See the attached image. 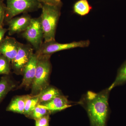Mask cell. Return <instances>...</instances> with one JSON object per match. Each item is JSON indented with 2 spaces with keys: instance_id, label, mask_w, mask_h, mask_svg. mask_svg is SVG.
Instances as JSON below:
<instances>
[{
  "instance_id": "6da1fadb",
  "label": "cell",
  "mask_w": 126,
  "mask_h": 126,
  "mask_svg": "<svg viewBox=\"0 0 126 126\" xmlns=\"http://www.w3.org/2000/svg\"><path fill=\"white\" fill-rule=\"evenodd\" d=\"M108 88L99 93L88 91L82 97L79 104L87 113L90 126H107L110 109Z\"/></svg>"
},
{
  "instance_id": "7a4b0ae2",
  "label": "cell",
  "mask_w": 126,
  "mask_h": 126,
  "mask_svg": "<svg viewBox=\"0 0 126 126\" xmlns=\"http://www.w3.org/2000/svg\"><path fill=\"white\" fill-rule=\"evenodd\" d=\"M42 4L40 16L45 41L55 40L57 25L61 15L63 3L50 5Z\"/></svg>"
},
{
  "instance_id": "3957f363",
  "label": "cell",
  "mask_w": 126,
  "mask_h": 126,
  "mask_svg": "<svg viewBox=\"0 0 126 126\" xmlns=\"http://www.w3.org/2000/svg\"><path fill=\"white\" fill-rule=\"evenodd\" d=\"M38 55L36 74L31 86V95H37L49 86V79L52 68L50 55Z\"/></svg>"
},
{
  "instance_id": "277c9868",
  "label": "cell",
  "mask_w": 126,
  "mask_h": 126,
  "mask_svg": "<svg viewBox=\"0 0 126 126\" xmlns=\"http://www.w3.org/2000/svg\"><path fill=\"white\" fill-rule=\"evenodd\" d=\"M5 22L21 14H27L41 9L42 4L37 0H6Z\"/></svg>"
},
{
  "instance_id": "5b68a950",
  "label": "cell",
  "mask_w": 126,
  "mask_h": 126,
  "mask_svg": "<svg viewBox=\"0 0 126 126\" xmlns=\"http://www.w3.org/2000/svg\"><path fill=\"white\" fill-rule=\"evenodd\" d=\"M22 36L37 52L43 43L44 33L40 16L32 18L29 26L23 32Z\"/></svg>"
},
{
  "instance_id": "8992f818",
  "label": "cell",
  "mask_w": 126,
  "mask_h": 126,
  "mask_svg": "<svg viewBox=\"0 0 126 126\" xmlns=\"http://www.w3.org/2000/svg\"><path fill=\"white\" fill-rule=\"evenodd\" d=\"M89 40L74 41L72 43L61 44L55 40L43 42L40 48L36 53L39 55H50L61 50L71 49L77 47H87L90 45Z\"/></svg>"
},
{
  "instance_id": "52a82bcc",
  "label": "cell",
  "mask_w": 126,
  "mask_h": 126,
  "mask_svg": "<svg viewBox=\"0 0 126 126\" xmlns=\"http://www.w3.org/2000/svg\"><path fill=\"white\" fill-rule=\"evenodd\" d=\"M33 50L30 44L20 43L17 54L11 62L12 68L15 73L23 75L25 68L34 53Z\"/></svg>"
},
{
  "instance_id": "ba28073f",
  "label": "cell",
  "mask_w": 126,
  "mask_h": 126,
  "mask_svg": "<svg viewBox=\"0 0 126 126\" xmlns=\"http://www.w3.org/2000/svg\"><path fill=\"white\" fill-rule=\"evenodd\" d=\"M32 18L27 13L10 20L7 22L9 35L11 36L24 31L29 26Z\"/></svg>"
},
{
  "instance_id": "9c48e42d",
  "label": "cell",
  "mask_w": 126,
  "mask_h": 126,
  "mask_svg": "<svg viewBox=\"0 0 126 126\" xmlns=\"http://www.w3.org/2000/svg\"><path fill=\"white\" fill-rule=\"evenodd\" d=\"M20 43L15 38L6 36L0 44V54L6 57L11 63L17 54Z\"/></svg>"
},
{
  "instance_id": "30bf717a",
  "label": "cell",
  "mask_w": 126,
  "mask_h": 126,
  "mask_svg": "<svg viewBox=\"0 0 126 126\" xmlns=\"http://www.w3.org/2000/svg\"><path fill=\"white\" fill-rule=\"evenodd\" d=\"M38 60V55L36 52L33 53L25 68L23 74V79L19 88L23 87L27 88L32 86L35 77Z\"/></svg>"
},
{
  "instance_id": "8fae6325",
  "label": "cell",
  "mask_w": 126,
  "mask_h": 126,
  "mask_svg": "<svg viewBox=\"0 0 126 126\" xmlns=\"http://www.w3.org/2000/svg\"><path fill=\"white\" fill-rule=\"evenodd\" d=\"M39 104L50 112L61 111L72 106L67 98L61 94L49 101Z\"/></svg>"
},
{
  "instance_id": "7c38bea8",
  "label": "cell",
  "mask_w": 126,
  "mask_h": 126,
  "mask_svg": "<svg viewBox=\"0 0 126 126\" xmlns=\"http://www.w3.org/2000/svg\"><path fill=\"white\" fill-rule=\"evenodd\" d=\"M27 97V95L14 97L7 107L6 110L9 111L24 114Z\"/></svg>"
},
{
  "instance_id": "4fadbf2b",
  "label": "cell",
  "mask_w": 126,
  "mask_h": 126,
  "mask_svg": "<svg viewBox=\"0 0 126 126\" xmlns=\"http://www.w3.org/2000/svg\"><path fill=\"white\" fill-rule=\"evenodd\" d=\"M16 84L9 75H4L0 80V103L8 93L16 87Z\"/></svg>"
},
{
  "instance_id": "5bb4252c",
  "label": "cell",
  "mask_w": 126,
  "mask_h": 126,
  "mask_svg": "<svg viewBox=\"0 0 126 126\" xmlns=\"http://www.w3.org/2000/svg\"><path fill=\"white\" fill-rule=\"evenodd\" d=\"M38 94L39 103L41 104L49 101L61 94L59 90L56 88L48 86Z\"/></svg>"
},
{
  "instance_id": "9a60e30c",
  "label": "cell",
  "mask_w": 126,
  "mask_h": 126,
  "mask_svg": "<svg viewBox=\"0 0 126 126\" xmlns=\"http://www.w3.org/2000/svg\"><path fill=\"white\" fill-rule=\"evenodd\" d=\"M92 7L89 3L88 0H78L74 3L73 6V12L74 14L81 16L87 15Z\"/></svg>"
},
{
  "instance_id": "2e32d148",
  "label": "cell",
  "mask_w": 126,
  "mask_h": 126,
  "mask_svg": "<svg viewBox=\"0 0 126 126\" xmlns=\"http://www.w3.org/2000/svg\"><path fill=\"white\" fill-rule=\"evenodd\" d=\"M126 83V61L123 63L118 70L115 81L108 88L111 91L117 86H122Z\"/></svg>"
},
{
  "instance_id": "e0dca14e",
  "label": "cell",
  "mask_w": 126,
  "mask_h": 126,
  "mask_svg": "<svg viewBox=\"0 0 126 126\" xmlns=\"http://www.w3.org/2000/svg\"><path fill=\"white\" fill-rule=\"evenodd\" d=\"M39 104L38 94L36 95H27L24 114L27 115H31L32 112Z\"/></svg>"
},
{
  "instance_id": "ac0fdd59",
  "label": "cell",
  "mask_w": 126,
  "mask_h": 126,
  "mask_svg": "<svg viewBox=\"0 0 126 126\" xmlns=\"http://www.w3.org/2000/svg\"><path fill=\"white\" fill-rule=\"evenodd\" d=\"M10 63L6 57L0 54V75H9L10 73Z\"/></svg>"
},
{
  "instance_id": "d6986e66",
  "label": "cell",
  "mask_w": 126,
  "mask_h": 126,
  "mask_svg": "<svg viewBox=\"0 0 126 126\" xmlns=\"http://www.w3.org/2000/svg\"><path fill=\"white\" fill-rule=\"evenodd\" d=\"M48 112H50L46 109L41 107L39 104L32 112L31 115L34 119L36 120L47 115Z\"/></svg>"
},
{
  "instance_id": "ffe728a7",
  "label": "cell",
  "mask_w": 126,
  "mask_h": 126,
  "mask_svg": "<svg viewBox=\"0 0 126 126\" xmlns=\"http://www.w3.org/2000/svg\"><path fill=\"white\" fill-rule=\"evenodd\" d=\"M49 117L48 115L36 119L35 126H49Z\"/></svg>"
},
{
  "instance_id": "44dd1931",
  "label": "cell",
  "mask_w": 126,
  "mask_h": 126,
  "mask_svg": "<svg viewBox=\"0 0 126 126\" xmlns=\"http://www.w3.org/2000/svg\"><path fill=\"white\" fill-rule=\"evenodd\" d=\"M6 6L4 2H0V26H3L5 22Z\"/></svg>"
},
{
  "instance_id": "7402d4cb",
  "label": "cell",
  "mask_w": 126,
  "mask_h": 126,
  "mask_svg": "<svg viewBox=\"0 0 126 126\" xmlns=\"http://www.w3.org/2000/svg\"><path fill=\"white\" fill-rule=\"evenodd\" d=\"M43 4L50 5H57L62 2L61 0H37Z\"/></svg>"
},
{
  "instance_id": "603a6c76",
  "label": "cell",
  "mask_w": 126,
  "mask_h": 126,
  "mask_svg": "<svg viewBox=\"0 0 126 126\" xmlns=\"http://www.w3.org/2000/svg\"><path fill=\"white\" fill-rule=\"evenodd\" d=\"M7 31V29L4 28L3 26H0V44L4 38L5 35Z\"/></svg>"
},
{
  "instance_id": "cb8c5ba5",
  "label": "cell",
  "mask_w": 126,
  "mask_h": 126,
  "mask_svg": "<svg viewBox=\"0 0 126 126\" xmlns=\"http://www.w3.org/2000/svg\"><path fill=\"white\" fill-rule=\"evenodd\" d=\"M4 0H0V2H3L4 1Z\"/></svg>"
}]
</instances>
